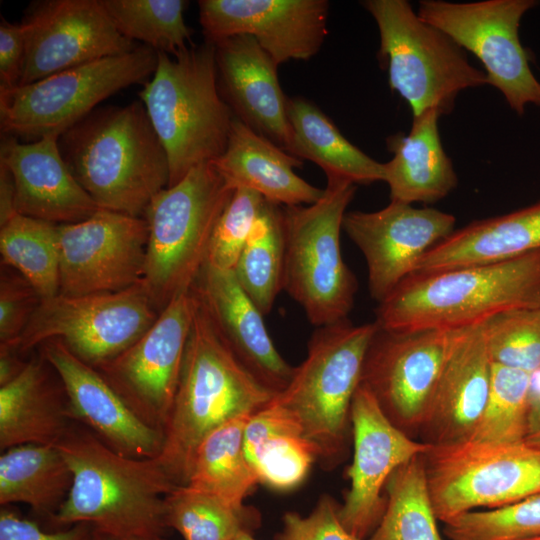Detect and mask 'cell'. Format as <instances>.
Returning a JSON list of instances; mask_svg holds the SVG:
<instances>
[{"label": "cell", "mask_w": 540, "mask_h": 540, "mask_svg": "<svg viewBox=\"0 0 540 540\" xmlns=\"http://www.w3.org/2000/svg\"><path fill=\"white\" fill-rule=\"evenodd\" d=\"M76 180L101 209L144 215L169 184L166 150L141 100L97 107L58 139Z\"/></svg>", "instance_id": "cell-1"}, {"label": "cell", "mask_w": 540, "mask_h": 540, "mask_svg": "<svg viewBox=\"0 0 540 540\" xmlns=\"http://www.w3.org/2000/svg\"><path fill=\"white\" fill-rule=\"evenodd\" d=\"M516 309H540V250L493 263L415 272L378 303L387 331L457 330Z\"/></svg>", "instance_id": "cell-2"}, {"label": "cell", "mask_w": 540, "mask_h": 540, "mask_svg": "<svg viewBox=\"0 0 540 540\" xmlns=\"http://www.w3.org/2000/svg\"><path fill=\"white\" fill-rule=\"evenodd\" d=\"M197 298L163 449L157 457L177 486L186 485L194 452L208 434L237 416L255 413L275 396L236 358Z\"/></svg>", "instance_id": "cell-3"}, {"label": "cell", "mask_w": 540, "mask_h": 540, "mask_svg": "<svg viewBox=\"0 0 540 540\" xmlns=\"http://www.w3.org/2000/svg\"><path fill=\"white\" fill-rule=\"evenodd\" d=\"M56 447L73 475L56 524L87 522L115 536L162 534L164 498L177 485L157 458L123 456L78 422Z\"/></svg>", "instance_id": "cell-4"}, {"label": "cell", "mask_w": 540, "mask_h": 540, "mask_svg": "<svg viewBox=\"0 0 540 540\" xmlns=\"http://www.w3.org/2000/svg\"><path fill=\"white\" fill-rule=\"evenodd\" d=\"M157 54L156 70L139 98L166 150L172 186L223 154L235 114L219 89L214 43Z\"/></svg>", "instance_id": "cell-5"}, {"label": "cell", "mask_w": 540, "mask_h": 540, "mask_svg": "<svg viewBox=\"0 0 540 540\" xmlns=\"http://www.w3.org/2000/svg\"><path fill=\"white\" fill-rule=\"evenodd\" d=\"M235 190L216 165L207 162L149 203L143 215L148 242L142 282L160 312L195 284L216 223Z\"/></svg>", "instance_id": "cell-6"}, {"label": "cell", "mask_w": 540, "mask_h": 540, "mask_svg": "<svg viewBox=\"0 0 540 540\" xmlns=\"http://www.w3.org/2000/svg\"><path fill=\"white\" fill-rule=\"evenodd\" d=\"M378 329L375 321L357 325L348 319L317 327L306 358L273 398L298 421L324 468L334 467L344 454L352 400Z\"/></svg>", "instance_id": "cell-7"}, {"label": "cell", "mask_w": 540, "mask_h": 540, "mask_svg": "<svg viewBox=\"0 0 540 540\" xmlns=\"http://www.w3.org/2000/svg\"><path fill=\"white\" fill-rule=\"evenodd\" d=\"M355 192V184L327 178L317 202L281 206L282 289L317 327L348 319L354 305L357 281L342 258L340 232Z\"/></svg>", "instance_id": "cell-8"}, {"label": "cell", "mask_w": 540, "mask_h": 540, "mask_svg": "<svg viewBox=\"0 0 540 540\" xmlns=\"http://www.w3.org/2000/svg\"><path fill=\"white\" fill-rule=\"evenodd\" d=\"M362 5L377 24L389 85L413 116L429 109L448 115L461 91L488 85L485 72L469 62L465 50L422 20L408 1L366 0Z\"/></svg>", "instance_id": "cell-9"}, {"label": "cell", "mask_w": 540, "mask_h": 540, "mask_svg": "<svg viewBox=\"0 0 540 540\" xmlns=\"http://www.w3.org/2000/svg\"><path fill=\"white\" fill-rule=\"evenodd\" d=\"M157 62V51L142 45L30 84L0 87L1 131L27 142L60 137L106 98L131 85H144Z\"/></svg>", "instance_id": "cell-10"}, {"label": "cell", "mask_w": 540, "mask_h": 540, "mask_svg": "<svg viewBox=\"0 0 540 540\" xmlns=\"http://www.w3.org/2000/svg\"><path fill=\"white\" fill-rule=\"evenodd\" d=\"M423 459L433 509L443 523L540 492V448L525 441L430 444Z\"/></svg>", "instance_id": "cell-11"}, {"label": "cell", "mask_w": 540, "mask_h": 540, "mask_svg": "<svg viewBox=\"0 0 540 540\" xmlns=\"http://www.w3.org/2000/svg\"><path fill=\"white\" fill-rule=\"evenodd\" d=\"M159 313L143 282L116 293L57 294L42 299L20 336L0 346L23 354L59 340L96 369L138 340Z\"/></svg>", "instance_id": "cell-12"}, {"label": "cell", "mask_w": 540, "mask_h": 540, "mask_svg": "<svg viewBox=\"0 0 540 540\" xmlns=\"http://www.w3.org/2000/svg\"><path fill=\"white\" fill-rule=\"evenodd\" d=\"M536 4L534 0H422L417 14L473 53L485 68L488 85L522 115L526 105L540 106V82L519 39L521 19Z\"/></svg>", "instance_id": "cell-13"}, {"label": "cell", "mask_w": 540, "mask_h": 540, "mask_svg": "<svg viewBox=\"0 0 540 540\" xmlns=\"http://www.w3.org/2000/svg\"><path fill=\"white\" fill-rule=\"evenodd\" d=\"M197 305L192 288L178 295L138 340L96 368L141 419L163 433Z\"/></svg>", "instance_id": "cell-14"}, {"label": "cell", "mask_w": 540, "mask_h": 540, "mask_svg": "<svg viewBox=\"0 0 540 540\" xmlns=\"http://www.w3.org/2000/svg\"><path fill=\"white\" fill-rule=\"evenodd\" d=\"M59 294L116 293L142 282L148 226L142 217L99 209L90 218L58 224Z\"/></svg>", "instance_id": "cell-15"}, {"label": "cell", "mask_w": 540, "mask_h": 540, "mask_svg": "<svg viewBox=\"0 0 540 540\" xmlns=\"http://www.w3.org/2000/svg\"><path fill=\"white\" fill-rule=\"evenodd\" d=\"M20 24L25 56L18 85L137 48L117 30L101 0L33 1Z\"/></svg>", "instance_id": "cell-16"}, {"label": "cell", "mask_w": 540, "mask_h": 540, "mask_svg": "<svg viewBox=\"0 0 540 540\" xmlns=\"http://www.w3.org/2000/svg\"><path fill=\"white\" fill-rule=\"evenodd\" d=\"M454 330L378 329L361 382L397 427L420 428L445 363Z\"/></svg>", "instance_id": "cell-17"}, {"label": "cell", "mask_w": 540, "mask_h": 540, "mask_svg": "<svg viewBox=\"0 0 540 540\" xmlns=\"http://www.w3.org/2000/svg\"><path fill=\"white\" fill-rule=\"evenodd\" d=\"M353 460L347 474L350 489L339 507V518L355 537L364 540L379 524L386 506L381 496L393 472L425 454L430 444L410 438L381 409L362 383L351 404Z\"/></svg>", "instance_id": "cell-18"}, {"label": "cell", "mask_w": 540, "mask_h": 540, "mask_svg": "<svg viewBox=\"0 0 540 540\" xmlns=\"http://www.w3.org/2000/svg\"><path fill=\"white\" fill-rule=\"evenodd\" d=\"M454 215L390 201L377 211L346 212L343 230L362 252L371 297L383 301L416 272L423 256L455 231Z\"/></svg>", "instance_id": "cell-19"}, {"label": "cell", "mask_w": 540, "mask_h": 540, "mask_svg": "<svg viewBox=\"0 0 540 540\" xmlns=\"http://www.w3.org/2000/svg\"><path fill=\"white\" fill-rule=\"evenodd\" d=\"M198 6L205 40L250 35L277 65L309 60L327 35L326 0H200Z\"/></svg>", "instance_id": "cell-20"}, {"label": "cell", "mask_w": 540, "mask_h": 540, "mask_svg": "<svg viewBox=\"0 0 540 540\" xmlns=\"http://www.w3.org/2000/svg\"><path fill=\"white\" fill-rule=\"evenodd\" d=\"M40 346L41 354L63 385L75 422L123 456H160L164 433L141 419L95 368L77 358L59 340Z\"/></svg>", "instance_id": "cell-21"}, {"label": "cell", "mask_w": 540, "mask_h": 540, "mask_svg": "<svg viewBox=\"0 0 540 540\" xmlns=\"http://www.w3.org/2000/svg\"><path fill=\"white\" fill-rule=\"evenodd\" d=\"M58 139L48 135L24 142L4 135L0 162L11 172L18 213L54 224L81 222L101 208L71 172Z\"/></svg>", "instance_id": "cell-22"}, {"label": "cell", "mask_w": 540, "mask_h": 540, "mask_svg": "<svg viewBox=\"0 0 540 540\" xmlns=\"http://www.w3.org/2000/svg\"><path fill=\"white\" fill-rule=\"evenodd\" d=\"M491 360L483 325L454 330L421 429L432 445L469 440L484 410Z\"/></svg>", "instance_id": "cell-23"}, {"label": "cell", "mask_w": 540, "mask_h": 540, "mask_svg": "<svg viewBox=\"0 0 540 540\" xmlns=\"http://www.w3.org/2000/svg\"><path fill=\"white\" fill-rule=\"evenodd\" d=\"M192 289L240 363L275 395L282 392L294 367L274 346L264 315L242 289L233 270L205 263Z\"/></svg>", "instance_id": "cell-24"}, {"label": "cell", "mask_w": 540, "mask_h": 540, "mask_svg": "<svg viewBox=\"0 0 540 540\" xmlns=\"http://www.w3.org/2000/svg\"><path fill=\"white\" fill-rule=\"evenodd\" d=\"M214 44L224 100L237 118L287 151L291 142L288 98L278 80V65L250 35H234Z\"/></svg>", "instance_id": "cell-25"}, {"label": "cell", "mask_w": 540, "mask_h": 540, "mask_svg": "<svg viewBox=\"0 0 540 540\" xmlns=\"http://www.w3.org/2000/svg\"><path fill=\"white\" fill-rule=\"evenodd\" d=\"M236 189L244 187L280 206L310 205L323 195L294 169L302 160L254 131L235 116L223 154L213 161Z\"/></svg>", "instance_id": "cell-26"}, {"label": "cell", "mask_w": 540, "mask_h": 540, "mask_svg": "<svg viewBox=\"0 0 540 540\" xmlns=\"http://www.w3.org/2000/svg\"><path fill=\"white\" fill-rule=\"evenodd\" d=\"M48 367L41 354L0 386L2 451L24 444L56 446L75 423L63 385L53 384Z\"/></svg>", "instance_id": "cell-27"}, {"label": "cell", "mask_w": 540, "mask_h": 540, "mask_svg": "<svg viewBox=\"0 0 540 540\" xmlns=\"http://www.w3.org/2000/svg\"><path fill=\"white\" fill-rule=\"evenodd\" d=\"M440 116L436 109L426 110L413 116L407 135L397 133L387 139L393 153L384 163L390 201L433 204L457 187L456 172L440 139Z\"/></svg>", "instance_id": "cell-28"}, {"label": "cell", "mask_w": 540, "mask_h": 540, "mask_svg": "<svg viewBox=\"0 0 540 540\" xmlns=\"http://www.w3.org/2000/svg\"><path fill=\"white\" fill-rule=\"evenodd\" d=\"M540 250V201L470 222L429 250L416 272H434L511 259Z\"/></svg>", "instance_id": "cell-29"}, {"label": "cell", "mask_w": 540, "mask_h": 540, "mask_svg": "<svg viewBox=\"0 0 540 540\" xmlns=\"http://www.w3.org/2000/svg\"><path fill=\"white\" fill-rule=\"evenodd\" d=\"M243 443L259 482L277 490L298 486L317 459L298 421L273 399L251 415Z\"/></svg>", "instance_id": "cell-30"}, {"label": "cell", "mask_w": 540, "mask_h": 540, "mask_svg": "<svg viewBox=\"0 0 540 540\" xmlns=\"http://www.w3.org/2000/svg\"><path fill=\"white\" fill-rule=\"evenodd\" d=\"M291 155L320 166L327 178H340L355 185L385 181L380 163L347 140L317 106L303 97L287 99Z\"/></svg>", "instance_id": "cell-31"}, {"label": "cell", "mask_w": 540, "mask_h": 540, "mask_svg": "<svg viewBox=\"0 0 540 540\" xmlns=\"http://www.w3.org/2000/svg\"><path fill=\"white\" fill-rule=\"evenodd\" d=\"M72 471L56 446L24 444L0 456V504L24 503L51 519L65 502Z\"/></svg>", "instance_id": "cell-32"}, {"label": "cell", "mask_w": 540, "mask_h": 540, "mask_svg": "<svg viewBox=\"0 0 540 540\" xmlns=\"http://www.w3.org/2000/svg\"><path fill=\"white\" fill-rule=\"evenodd\" d=\"M253 414V413H252ZM252 414H242L208 434L196 448L186 485L236 506L259 483L244 451V430Z\"/></svg>", "instance_id": "cell-33"}, {"label": "cell", "mask_w": 540, "mask_h": 540, "mask_svg": "<svg viewBox=\"0 0 540 540\" xmlns=\"http://www.w3.org/2000/svg\"><path fill=\"white\" fill-rule=\"evenodd\" d=\"M0 252L42 299L59 294L58 224L15 212L0 223Z\"/></svg>", "instance_id": "cell-34"}, {"label": "cell", "mask_w": 540, "mask_h": 540, "mask_svg": "<svg viewBox=\"0 0 540 540\" xmlns=\"http://www.w3.org/2000/svg\"><path fill=\"white\" fill-rule=\"evenodd\" d=\"M259 512L236 507L217 496L187 485L176 486L164 498V523L184 540H234L260 525Z\"/></svg>", "instance_id": "cell-35"}, {"label": "cell", "mask_w": 540, "mask_h": 540, "mask_svg": "<svg viewBox=\"0 0 540 540\" xmlns=\"http://www.w3.org/2000/svg\"><path fill=\"white\" fill-rule=\"evenodd\" d=\"M423 455L400 466L388 479L385 510L369 540H443Z\"/></svg>", "instance_id": "cell-36"}, {"label": "cell", "mask_w": 540, "mask_h": 540, "mask_svg": "<svg viewBox=\"0 0 540 540\" xmlns=\"http://www.w3.org/2000/svg\"><path fill=\"white\" fill-rule=\"evenodd\" d=\"M283 265L281 206L266 200L233 270L263 315L271 311L282 290Z\"/></svg>", "instance_id": "cell-37"}, {"label": "cell", "mask_w": 540, "mask_h": 540, "mask_svg": "<svg viewBox=\"0 0 540 540\" xmlns=\"http://www.w3.org/2000/svg\"><path fill=\"white\" fill-rule=\"evenodd\" d=\"M117 30L131 41L168 55L191 45L192 31L184 20V0H101Z\"/></svg>", "instance_id": "cell-38"}, {"label": "cell", "mask_w": 540, "mask_h": 540, "mask_svg": "<svg viewBox=\"0 0 540 540\" xmlns=\"http://www.w3.org/2000/svg\"><path fill=\"white\" fill-rule=\"evenodd\" d=\"M532 383L533 375L492 363L487 401L469 440L482 443L524 441Z\"/></svg>", "instance_id": "cell-39"}, {"label": "cell", "mask_w": 540, "mask_h": 540, "mask_svg": "<svg viewBox=\"0 0 540 540\" xmlns=\"http://www.w3.org/2000/svg\"><path fill=\"white\" fill-rule=\"evenodd\" d=\"M482 325L491 363L540 372V309L507 311Z\"/></svg>", "instance_id": "cell-40"}, {"label": "cell", "mask_w": 540, "mask_h": 540, "mask_svg": "<svg viewBox=\"0 0 540 540\" xmlns=\"http://www.w3.org/2000/svg\"><path fill=\"white\" fill-rule=\"evenodd\" d=\"M449 540H530L540 537V492L513 504L464 513L444 523Z\"/></svg>", "instance_id": "cell-41"}, {"label": "cell", "mask_w": 540, "mask_h": 540, "mask_svg": "<svg viewBox=\"0 0 540 540\" xmlns=\"http://www.w3.org/2000/svg\"><path fill=\"white\" fill-rule=\"evenodd\" d=\"M265 201L251 189L235 190L214 228L206 264L220 270H234Z\"/></svg>", "instance_id": "cell-42"}, {"label": "cell", "mask_w": 540, "mask_h": 540, "mask_svg": "<svg viewBox=\"0 0 540 540\" xmlns=\"http://www.w3.org/2000/svg\"><path fill=\"white\" fill-rule=\"evenodd\" d=\"M42 298L19 273L1 272L0 344L16 340L25 329Z\"/></svg>", "instance_id": "cell-43"}, {"label": "cell", "mask_w": 540, "mask_h": 540, "mask_svg": "<svg viewBox=\"0 0 540 540\" xmlns=\"http://www.w3.org/2000/svg\"><path fill=\"white\" fill-rule=\"evenodd\" d=\"M339 507L332 497L323 495L308 516L285 513L277 540H360L342 524Z\"/></svg>", "instance_id": "cell-44"}, {"label": "cell", "mask_w": 540, "mask_h": 540, "mask_svg": "<svg viewBox=\"0 0 540 540\" xmlns=\"http://www.w3.org/2000/svg\"><path fill=\"white\" fill-rule=\"evenodd\" d=\"M93 533L94 527L87 522L73 524L63 531L45 532L6 506L0 511V540H92Z\"/></svg>", "instance_id": "cell-45"}, {"label": "cell", "mask_w": 540, "mask_h": 540, "mask_svg": "<svg viewBox=\"0 0 540 540\" xmlns=\"http://www.w3.org/2000/svg\"><path fill=\"white\" fill-rule=\"evenodd\" d=\"M25 56V37L21 24L0 22V87L19 84Z\"/></svg>", "instance_id": "cell-46"}, {"label": "cell", "mask_w": 540, "mask_h": 540, "mask_svg": "<svg viewBox=\"0 0 540 540\" xmlns=\"http://www.w3.org/2000/svg\"><path fill=\"white\" fill-rule=\"evenodd\" d=\"M15 212L14 181L9 169L0 162V223Z\"/></svg>", "instance_id": "cell-47"}, {"label": "cell", "mask_w": 540, "mask_h": 540, "mask_svg": "<svg viewBox=\"0 0 540 540\" xmlns=\"http://www.w3.org/2000/svg\"><path fill=\"white\" fill-rule=\"evenodd\" d=\"M524 441L540 448V383L536 388L532 385Z\"/></svg>", "instance_id": "cell-48"}, {"label": "cell", "mask_w": 540, "mask_h": 540, "mask_svg": "<svg viewBox=\"0 0 540 540\" xmlns=\"http://www.w3.org/2000/svg\"><path fill=\"white\" fill-rule=\"evenodd\" d=\"M20 353L6 346H0V386H3L24 369L27 362L21 360Z\"/></svg>", "instance_id": "cell-49"}, {"label": "cell", "mask_w": 540, "mask_h": 540, "mask_svg": "<svg viewBox=\"0 0 540 540\" xmlns=\"http://www.w3.org/2000/svg\"><path fill=\"white\" fill-rule=\"evenodd\" d=\"M92 540H162L161 535H129L115 536L94 529Z\"/></svg>", "instance_id": "cell-50"}, {"label": "cell", "mask_w": 540, "mask_h": 540, "mask_svg": "<svg viewBox=\"0 0 540 540\" xmlns=\"http://www.w3.org/2000/svg\"><path fill=\"white\" fill-rule=\"evenodd\" d=\"M234 540H256L253 538L252 534L250 533H242L238 537H236Z\"/></svg>", "instance_id": "cell-51"}, {"label": "cell", "mask_w": 540, "mask_h": 540, "mask_svg": "<svg viewBox=\"0 0 540 540\" xmlns=\"http://www.w3.org/2000/svg\"><path fill=\"white\" fill-rule=\"evenodd\" d=\"M530 540H540V537H536V538H533V539H530Z\"/></svg>", "instance_id": "cell-52"}]
</instances>
